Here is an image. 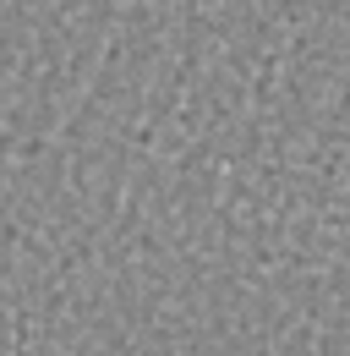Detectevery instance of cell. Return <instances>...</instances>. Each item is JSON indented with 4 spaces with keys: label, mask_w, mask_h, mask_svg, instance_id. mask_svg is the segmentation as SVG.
Segmentation results:
<instances>
[]
</instances>
